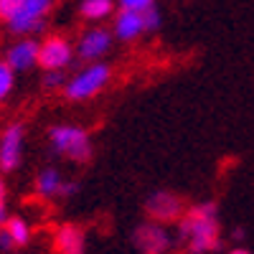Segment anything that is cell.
I'll use <instances>...</instances> for the list:
<instances>
[{
	"mask_svg": "<svg viewBox=\"0 0 254 254\" xmlns=\"http://www.w3.org/2000/svg\"><path fill=\"white\" fill-rule=\"evenodd\" d=\"M178 242L186 244L188 254H208L221 249V226H219V203L201 201L186 208L178 219Z\"/></svg>",
	"mask_w": 254,
	"mask_h": 254,
	"instance_id": "obj_1",
	"label": "cell"
},
{
	"mask_svg": "<svg viewBox=\"0 0 254 254\" xmlns=\"http://www.w3.org/2000/svg\"><path fill=\"white\" fill-rule=\"evenodd\" d=\"M49 142L56 155L69 158L74 163H89L94 155L92 137L79 125H54L49 130Z\"/></svg>",
	"mask_w": 254,
	"mask_h": 254,
	"instance_id": "obj_2",
	"label": "cell"
},
{
	"mask_svg": "<svg viewBox=\"0 0 254 254\" xmlns=\"http://www.w3.org/2000/svg\"><path fill=\"white\" fill-rule=\"evenodd\" d=\"M112 79V66L104 61H94V64H87L81 71H76L74 76H69L66 87H64V97L69 102H87V99H94L104 87L110 84Z\"/></svg>",
	"mask_w": 254,
	"mask_h": 254,
	"instance_id": "obj_3",
	"label": "cell"
},
{
	"mask_svg": "<svg viewBox=\"0 0 254 254\" xmlns=\"http://www.w3.org/2000/svg\"><path fill=\"white\" fill-rule=\"evenodd\" d=\"M54 10V0H26L20 10L8 20V31L15 36H36L46 28L49 13Z\"/></svg>",
	"mask_w": 254,
	"mask_h": 254,
	"instance_id": "obj_4",
	"label": "cell"
},
{
	"mask_svg": "<svg viewBox=\"0 0 254 254\" xmlns=\"http://www.w3.org/2000/svg\"><path fill=\"white\" fill-rule=\"evenodd\" d=\"M132 244L142 254H165L173 247V237H171V231L165 229V224L150 219L132 231Z\"/></svg>",
	"mask_w": 254,
	"mask_h": 254,
	"instance_id": "obj_5",
	"label": "cell"
},
{
	"mask_svg": "<svg viewBox=\"0 0 254 254\" xmlns=\"http://www.w3.org/2000/svg\"><path fill=\"white\" fill-rule=\"evenodd\" d=\"M74 59V46L69 44V38L64 36H46L41 41L38 49V66L46 71H56V69H66Z\"/></svg>",
	"mask_w": 254,
	"mask_h": 254,
	"instance_id": "obj_6",
	"label": "cell"
},
{
	"mask_svg": "<svg viewBox=\"0 0 254 254\" xmlns=\"http://www.w3.org/2000/svg\"><path fill=\"white\" fill-rule=\"evenodd\" d=\"M145 214L160 224H178V219L186 214V203L171 190H155L145 201Z\"/></svg>",
	"mask_w": 254,
	"mask_h": 254,
	"instance_id": "obj_7",
	"label": "cell"
},
{
	"mask_svg": "<svg viewBox=\"0 0 254 254\" xmlns=\"http://www.w3.org/2000/svg\"><path fill=\"white\" fill-rule=\"evenodd\" d=\"M112 41H115L112 28H99V26H94V28H89V31L81 33L79 44H76V56H79L81 61H87V64L102 61L104 56L110 54Z\"/></svg>",
	"mask_w": 254,
	"mask_h": 254,
	"instance_id": "obj_8",
	"label": "cell"
},
{
	"mask_svg": "<svg viewBox=\"0 0 254 254\" xmlns=\"http://www.w3.org/2000/svg\"><path fill=\"white\" fill-rule=\"evenodd\" d=\"M23 132L26 127L20 122H13L5 127V132L0 135V173H13L20 165L23 155Z\"/></svg>",
	"mask_w": 254,
	"mask_h": 254,
	"instance_id": "obj_9",
	"label": "cell"
},
{
	"mask_svg": "<svg viewBox=\"0 0 254 254\" xmlns=\"http://www.w3.org/2000/svg\"><path fill=\"white\" fill-rule=\"evenodd\" d=\"M38 49H41V44H38V41H36L33 36H23V38L15 41V44L8 49L5 61L13 66V71H15V74L28 71V69L38 66Z\"/></svg>",
	"mask_w": 254,
	"mask_h": 254,
	"instance_id": "obj_10",
	"label": "cell"
},
{
	"mask_svg": "<svg viewBox=\"0 0 254 254\" xmlns=\"http://www.w3.org/2000/svg\"><path fill=\"white\" fill-rule=\"evenodd\" d=\"M112 33L117 41L122 44H132L145 33V23H142V13L137 10H117L115 15V23H112Z\"/></svg>",
	"mask_w": 254,
	"mask_h": 254,
	"instance_id": "obj_11",
	"label": "cell"
},
{
	"mask_svg": "<svg viewBox=\"0 0 254 254\" xmlns=\"http://www.w3.org/2000/svg\"><path fill=\"white\" fill-rule=\"evenodd\" d=\"M54 249L56 254H84L87 249V237L79 224H64L54 234Z\"/></svg>",
	"mask_w": 254,
	"mask_h": 254,
	"instance_id": "obj_12",
	"label": "cell"
},
{
	"mask_svg": "<svg viewBox=\"0 0 254 254\" xmlns=\"http://www.w3.org/2000/svg\"><path fill=\"white\" fill-rule=\"evenodd\" d=\"M64 181H66V178H64L56 168H44V171L38 173V178H36L38 196H44V198H59Z\"/></svg>",
	"mask_w": 254,
	"mask_h": 254,
	"instance_id": "obj_13",
	"label": "cell"
},
{
	"mask_svg": "<svg viewBox=\"0 0 254 254\" xmlns=\"http://www.w3.org/2000/svg\"><path fill=\"white\" fill-rule=\"evenodd\" d=\"M79 13L89 23H99V20L110 18L115 13V0H81Z\"/></svg>",
	"mask_w": 254,
	"mask_h": 254,
	"instance_id": "obj_14",
	"label": "cell"
},
{
	"mask_svg": "<svg viewBox=\"0 0 254 254\" xmlns=\"http://www.w3.org/2000/svg\"><path fill=\"white\" fill-rule=\"evenodd\" d=\"M3 229L13 237L15 247H26L31 242V226H28V221L23 216H8V221H5Z\"/></svg>",
	"mask_w": 254,
	"mask_h": 254,
	"instance_id": "obj_15",
	"label": "cell"
},
{
	"mask_svg": "<svg viewBox=\"0 0 254 254\" xmlns=\"http://www.w3.org/2000/svg\"><path fill=\"white\" fill-rule=\"evenodd\" d=\"M13 84H15V71L8 61H0V102H3L10 92H13Z\"/></svg>",
	"mask_w": 254,
	"mask_h": 254,
	"instance_id": "obj_16",
	"label": "cell"
},
{
	"mask_svg": "<svg viewBox=\"0 0 254 254\" xmlns=\"http://www.w3.org/2000/svg\"><path fill=\"white\" fill-rule=\"evenodd\" d=\"M66 81H69V76H66V71H64V69L46 71L44 74V89L46 92H59V89L66 87Z\"/></svg>",
	"mask_w": 254,
	"mask_h": 254,
	"instance_id": "obj_17",
	"label": "cell"
},
{
	"mask_svg": "<svg viewBox=\"0 0 254 254\" xmlns=\"http://www.w3.org/2000/svg\"><path fill=\"white\" fill-rule=\"evenodd\" d=\"M142 23H145V33H155L160 28V10L155 5L142 10Z\"/></svg>",
	"mask_w": 254,
	"mask_h": 254,
	"instance_id": "obj_18",
	"label": "cell"
},
{
	"mask_svg": "<svg viewBox=\"0 0 254 254\" xmlns=\"http://www.w3.org/2000/svg\"><path fill=\"white\" fill-rule=\"evenodd\" d=\"M26 0H0V20L3 23H8V20L20 10V5H23Z\"/></svg>",
	"mask_w": 254,
	"mask_h": 254,
	"instance_id": "obj_19",
	"label": "cell"
},
{
	"mask_svg": "<svg viewBox=\"0 0 254 254\" xmlns=\"http://www.w3.org/2000/svg\"><path fill=\"white\" fill-rule=\"evenodd\" d=\"M117 3H120L122 10H137V13H142L147 8H153L155 0H117Z\"/></svg>",
	"mask_w": 254,
	"mask_h": 254,
	"instance_id": "obj_20",
	"label": "cell"
},
{
	"mask_svg": "<svg viewBox=\"0 0 254 254\" xmlns=\"http://www.w3.org/2000/svg\"><path fill=\"white\" fill-rule=\"evenodd\" d=\"M76 190H79V183H76V181H64L59 198H71V196H76Z\"/></svg>",
	"mask_w": 254,
	"mask_h": 254,
	"instance_id": "obj_21",
	"label": "cell"
},
{
	"mask_svg": "<svg viewBox=\"0 0 254 254\" xmlns=\"http://www.w3.org/2000/svg\"><path fill=\"white\" fill-rule=\"evenodd\" d=\"M15 247V242H13V237L8 234L5 229H0V252H10Z\"/></svg>",
	"mask_w": 254,
	"mask_h": 254,
	"instance_id": "obj_22",
	"label": "cell"
},
{
	"mask_svg": "<svg viewBox=\"0 0 254 254\" xmlns=\"http://www.w3.org/2000/svg\"><path fill=\"white\" fill-rule=\"evenodd\" d=\"M5 221H8V208H5V201L0 198V229L5 226Z\"/></svg>",
	"mask_w": 254,
	"mask_h": 254,
	"instance_id": "obj_23",
	"label": "cell"
},
{
	"mask_svg": "<svg viewBox=\"0 0 254 254\" xmlns=\"http://www.w3.org/2000/svg\"><path fill=\"white\" fill-rule=\"evenodd\" d=\"M231 237H234V242H242L244 239V229H234V231H231Z\"/></svg>",
	"mask_w": 254,
	"mask_h": 254,
	"instance_id": "obj_24",
	"label": "cell"
},
{
	"mask_svg": "<svg viewBox=\"0 0 254 254\" xmlns=\"http://www.w3.org/2000/svg\"><path fill=\"white\" fill-rule=\"evenodd\" d=\"M229 254H252V252H249L247 247H234V249H231Z\"/></svg>",
	"mask_w": 254,
	"mask_h": 254,
	"instance_id": "obj_25",
	"label": "cell"
}]
</instances>
